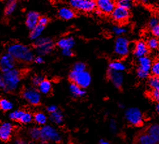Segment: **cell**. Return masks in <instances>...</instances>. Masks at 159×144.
Instances as JSON below:
<instances>
[{
  "instance_id": "cell-1",
  "label": "cell",
  "mask_w": 159,
  "mask_h": 144,
  "mask_svg": "<svg viewBox=\"0 0 159 144\" xmlns=\"http://www.w3.org/2000/svg\"><path fill=\"white\" fill-rule=\"evenodd\" d=\"M7 52L16 60L22 62H31L34 60L33 51L28 47L20 43H13L7 48Z\"/></svg>"
},
{
  "instance_id": "cell-2",
  "label": "cell",
  "mask_w": 159,
  "mask_h": 144,
  "mask_svg": "<svg viewBox=\"0 0 159 144\" xmlns=\"http://www.w3.org/2000/svg\"><path fill=\"white\" fill-rule=\"evenodd\" d=\"M3 79L6 86V91H15L18 86L21 80V74L16 69H13L3 73Z\"/></svg>"
},
{
  "instance_id": "cell-3",
  "label": "cell",
  "mask_w": 159,
  "mask_h": 144,
  "mask_svg": "<svg viewBox=\"0 0 159 144\" xmlns=\"http://www.w3.org/2000/svg\"><path fill=\"white\" fill-rule=\"evenodd\" d=\"M69 76L72 83L77 84L84 89L88 88L91 82V74L86 70L82 72H76L72 70Z\"/></svg>"
},
{
  "instance_id": "cell-4",
  "label": "cell",
  "mask_w": 159,
  "mask_h": 144,
  "mask_svg": "<svg viewBox=\"0 0 159 144\" xmlns=\"http://www.w3.org/2000/svg\"><path fill=\"white\" fill-rule=\"evenodd\" d=\"M34 47L39 56H45L50 54L54 47V44L51 38L41 37L34 41Z\"/></svg>"
},
{
  "instance_id": "cell-5",
  "label": "cell",
  "mask_w": 159,
  "mask_h": 144,
  "mask_svg": "<svg viewBox=\"0 0 159 144\" xmlns=\"http://www.w3.org/2000/svg\"><path fill=\"white\" fill-rule=\"evenodd\" d=\"M151 59L148 56L138 58V67L136 70L137 76L141 80L146 79L151 73L152 65Z\"/></svg>"
},
{
  "instance_id": "cell-6",
  "label": "cell",
  "mask_w": 159,
  "mask_h": 144,
  "mask_svg": "<svg viewBox=\"0 0 159 144\" xmlns=\"http://www.w3.org/2000/svg\"><path fill=\"white\" fill-rule=\"evenodd\" d=\"M125 119L130 125L135 127L142 125L143 116L140 109L136 107H131L126 110L125 114Z\"/></svg>"
},
{
  "instance_id": "cell-7",
  "label": "cell",
  "mask_w": 159,
  "mask_h": 144,
  "mask_svg": "<svg viewBox=\"0 0 159 144\" xmlns=\"http://www.w3.org/2000/svg\"><path fill=\"white\" fill-rule=\"evenodd\" d=\"M43 142L52 141L59 142L61 140V137L57 130L50 125H44L41 129V137Z\"/></svg>"
},
{
  "instance_id": "cell-8",
  "label": "cell",
  "mask_w": 159,
  "mask_h": 144,
  "mask_svg": "<svg viewBox=\"0 0 159 144\" xmlns=\"http://www.w3.org/2000/svg\"><path fill=\"white\" fill-rule=\"evenodd\" d=\"M69 3L73 9L85 12L93 11L97 7L95 0H70Z\"/></svg>"
},
{
  "instance_id": "cell-9",
  "label": "cell",
  "mask_w": 159,
  "mask_h": 144,
  "mask_svg": "<svg viewBox=\"0 0 159 144\" xmlns=\"http://www.w3.org/2000/svg\"><path fill=\"white\" fill-rule=\"evenodd\" d=\"M130 52V44L128 39L120 36L116 38L114 44L115 54L120 57L127 56Z\"/></svg>"
},
{
  "instance_id": "cell-10",
  "label": "cell",
  "mask_w": 159,
  "mask_h": 144,
  "mask_svg": "<svg viewBox=\"0 0 159 144\" xmlns=\"http://www.w3.org/2000/svg\"><path fill=\"white\" fill-rule=\"evenodd\" d=\"M111 16L112 19L117 22H125L128 20V19L130 17L129 9L121 7L119 6H116L114 11L111 13Z\"/></svg>"
},
{
  "instance_id": "cell-11",
  "label": "cell",
  "mask_w": 159,
  "mask_h": 144,
  "mask_svg": "<svg viewBox=\"0 0 159 144\" xmlns=\"http://www.w3.org/2000/svg\"><path fill=\"white\" fill-rule=\"evenodd\" d=\"M24 99L32 105H37L41 102V95L34 88H28L23 91Z\"/></svg>"
},
{
  "instance_id": "cell-12",
  "label": "cell",
  "mask_w": 159,
  "mask_h": 144,
  "mask_svg": "<svg viewBox=\"0 0 159 144\" xmlns=\"http://www.w3.org/2000/svg\"><path fill=\"white\" fill-rule=\"evenodd\" d=\"M15 59L8 52L3 54L0 57V69L3 73H5L15 69Z\"/></svg>"
},
{
  "instance_id": "cell-13",
  "label": "cell",
  "mask_w": 159,
  "mask_h": 144,
  "mask_svg": "<svg viewBox=\"0 0 159 144\" xmlns=\"http://www.w3.org/2000/svg\"><path fill=\"white\" fill-rule=\"evenodd\" d=\"M107 76L110 81L116 88L120 89L122 87L124 82V75L122 72H118L109 69Z\"/></svg>"
},
{
  "instance_id": "cell-14",
  "label": "cell",
  "mask_w": 159,
  "mask_h": 144,
  "mask_svg": "<svg viewBox=\"0 0 159 144\" xmlns=\"http://www.w3.org/2000/svg\"><path fill=\"white\" fill-rule=\"evenodd\" d=\"M97 7L102 14H111L116 7L114 0H96Z\"/></svg>"
},
{
  "instance_id": "cell-15",
  "label": "cell",
  "mask_w": 159,
  "mask_h": 144,
  "mask_svg": "<svg viewBox=\"0 0 159 144\" xmlns=\"http://www.w3.org/2000/svg\"><path fill=\"white\" fill-rule=\"evenodd\" d=\"M149 49L148 48L146 42L143 41H139L134 46V54L136 57L140 58L147 56L149 52Z\"/></svg>"
},
{
  "instance_id": "cell-16",
  "label": "cell",
  "mask_w": 159,
  "mask_h": 144,
  "mask_svg": "<svg viewBox=\"0 0 159 144\" xmlns=\"http://www.w3.org/2000/svg\"><path fill=\"white\" fill-rule=\"evenodd\" d=\"M13 127L10 123H3L0 125V140L7 141L10 139L12 133Z\"/></svg>"
},
{
  "instance_id": "cell-17",
  "label": "cell",
  "mask_w": 159,
  "mask_h": 144,
  "mask_svg": "<svg viewBox=\"0 0 159 144\" xmlns=\"http://www.w3.org/2000/svg\"><path fill=\"white\" fill-rule=\"evenodd\" d=\"M40 15L35 11H30L28 13L25 19V24L28 29L31 30L39 24Z\"/></svg>"
},
{
  "instance_id": "cell-18",
  "label": "cell",
  "mask_w": 159,
  "mask_h": 144,
  "mask_svg": "<svg viewBox=\"0 0 159 144\" xmlns=\"http://www.w3.org/2000/svg\"><path fill=\"white\" fill-rule=\"evenodd\" d=\"M57 44L58 47L62 50L66 48L72 49L75 44V41L72 37H67L59 39Z\"/></svg>"
},
{
  "instance_id": "cell-19",
  "label": "cell",
  "mask_w": 159,
  "mask_h": 144,
  "mask_svg": "<svg viewBox=\"0 0 159 144\" xmlns=\"http://www.w3.org/2000/svg\"><path fill=\"white\" fill-rule=\"evenodd\" d=\"M58 15L61 18L65 20H69L75 16V11L70 8L63 7L59 9Z\"/></svg>"
},
{
  "instance_id": "cell-20",
  "label": "cell",
  "mask_w": 159,
  "mask_h": 144,
  "mask_svg": "<svg viewBox=\"0 0 159 144\" xmlns=\"http://www.w3.org/2000/svg\"><path fill=\"white\" fill-rule=\"evenodd\" d=\"M71 95L75 97H83L85 95V91L84 88L80 87L77 84L72 83L69 86Z\"/></svg>"
},
{
  "instance_id": "cell-21",
  "label": "cell",
  "mask_w": 159,
  "mask_h": 144,
  "mask_svg": "<svg viewBox=\"0 0 159 144\" xmlns=\"http://www.w3.org/2000/svg\"><path fill=\"white\" fill-rule=\"evenodd\" d=\"M147 133L154 139L157 144L159 143V124L151 125L147 129Z\"/></svg>"
},
{
  "instance_id": "cell-22",
  "label": "cell",
  "mask_w": 159,
  "mask_h": 144,
  "mask_svg": "<svg viewBox=\"0 0 159 144\" xmlns=\"http://www.w3.org/2000/svg\"><path fill=\"white\" fill-rule=\"evenodd\" d=\"M137 143L138 144H157L154 139L147 132L138 136Z\"/></svg>"
},
{
  "instance_id": "cell-23",
  "label": "cell",
  "mask_w": 159,
  "mask_h": 144,
  "mask_svg": "<svg viewBox=\"0 0 159 144\" xmlns=\"http://www.w3.org/2000/svg\"><path fill=\"white\" fill-rule=\"evenodd\" d=\"M39 92L43 94H48L52 89V83L48 80H43L38 86Z\"/></svg>"
},
{
  "instance_id": "cell-24",
  "label": "cell",
  "mask_w": 159,
  "mask_h": 144,
  "mask_svg": "<svg viewBox=\"0 0 159 144\" xmlns=\"http://www.w3.org/2000/svg\"><path fill=\"white\" fill-rule=\"evenodd\" d=\"M44 28H45V26L41 25L40 24H38L37 25H36L34 29H32L31 30L30 35L31 39L35 41L37 38H39L41 37V34H43Z\"/></svg>"
},
{
  "instance_id": "cell-25",
  "label": "cell",
  "mask_w": 159,
  "mask_h": 144,
  "mask_svg": "<svg viewBox=\"0 0 159 144\" xmlns=\"http://www.w3.org/2000/svg\"><path fill=\"white\" fill-rule=\"evenodd\" d=\"M50 121L57 125H60L63 121V115L61 111L57 110L50 115Z\"/></svg>"
},
{
  "instance_id": "cell-26",
  "label": "cell",
  "mask_w": 159,
  "mask_h": 144,
  "mask_svg": "<svg viewBox=\"0 0 159 144\" xmlns=\"http://www.w3.org/2000/svg\"><path fill=\"white\" fill-rule=\"evenodd\" d=\"M17 7L16 0H9L6 4L5 9V14L7 16L11 15L14 12Z\"/></svg>"
},
{
  "instance_id": "cell-27",
  "label": "cell",
  "mask_w": 159,
  "mask_h": 144,
  "mask_svg": "<svg viewBox=\"0 0 159 144\" xmlns=\"http://www.w3.org/2000/svg\"><path fill=\"white\" fill-rule=\"evenodd\" d=\"M109 69L113 70L123 72L126 70L125 64L120 61H114L109 64Z\"/></svg>"
},
{
  "instance_id": "cell-28",
  "label": "cell",
  "mask_w": 159,
  "mask_h": 144,
  "mask_svg": "<svg viewBox=\"0 0 159 144\" xmlns=\"http://www.w3.org/2000/svg\"><path fill=\"white\" fill-rule=\"evenodd\" d=\"M148 48L151 50H157L159 47V41L158 38L155 37H150L148 38V41L146 42Z\"/></svg>"
},
{
  "instance_id": "cell-29",
  "label": "cell",
  "mask_w": 159,
  "mask_h": 144,
  "mask_svg": "<svg viewBox=\"0 0 159 144\" xmlns=\"http://www.w3.org/2000/svg\"><path fill=\"white\" fill-rule=\"evenodd\" d=\"M148 84L152 90H159V77L151 76L148 80Z\"/></svg>"
},
{
  "instance_id": "cell-30",
  "label": "cell",
  "mask_w": 159,
  "mask_h": 144,
  "mask_svg": "<svg viewBox=\"0 0 159 144\" xmlns=\"http://www.w3.org/2000/svg\"><path fill=\"white\" fill-rule=\"evenodd\" d=\"M34 119L35 121L39 124V125H44V124L47 121V117L46 115L42 112H38L37 113L34 117Z\"/></svg>"
},
{
  "instance_id": "cell-31",
  "label": "cell",
  "mask_w": 159,
  "mask_h": 144,
  "mask_svg": "<svg viewBox=\"0 0 159 144\" xmlns=\"http://www.w3.org/2000/svg\"><path fill=\"white\" fill-rule=\"evenodd\" d=\"M13 108L12 103L7 99H0V109L3 111H9Z\"/></svg>"
},
{
  "instance_id": "cell-32",
  "label": "cell",
  "mask_w": 159,
  "mask_h": 144,
  "mask_svg": "<svg viewBox=\"0 0 159 144\" xmlns=\"http://www.w3.org/2000/svg\"><path fill=\"white\" fill-rule=\"evenodd\" d=\"M33 119H34V117H33L31 114L24 111L19 121H20L24 124H28L30 123L33 120Z\"/></svg>"
},
{
  "instance_id": "cell-33",
  "label": "cell",
  "mask_w": 159,
  "mask_h": 144,
  "mask_svg": "<svg viewBox=\"0 0 159 144\" xmlns=\"http://www.w3.org/2000/svg\"><path fill=\"white\" fill-rule=\"evenodd\" d=\"M127 28L123 27V26H120V25L114 26L113 29H112V31H113L114 34L119 37L126 34V33H127Z\"/></svg>"
},
{
  "instance_id": "cell-34",
  "label": "cell",
  "mask_w": 159,
  "mask_h": 144,
  "mask_svg": "<svg viewBox=\"0 0 159 144\" xmlns=\"http://www.w3.org/2000/svg\"><path fill=\"white\" fill-rule=\"evenodd\" d=\"M30 135L33 139L38 140L41 137V129L37 127H33L30 130Z\"/></svg>"
},
{
  "instance_id": "cell-35",
  "label": "cell",
  "mask_w": 159,
  "mask_h": 144,
  "mask_svg": "<svg viewBox=\"0 0 159 144\" xmlns=\"http://www.w3.org/2000/svg\"><path fill=\"white\" fill-rule=\"evenodd\" d=\"M151 73L153 76L159 77V60L155 61L151 65Z\"/></svg>"
},
{
  "instance_id": "cell-36",
  "label": "cell",
  "mask_w": 159,
  "mask_h": 144,
  "mask_svg": "<svg viewBox=\"0 0 159 144\" xmlns=\"http://www.w3.org/2000/svg\"><path fill=\"white\" fill-rule=\"evenodd\" d=\"M23 112H24L23 110L13 111V112H12L9 115L10 118L12 120H14V121H20V119L22 114H23Z\"/></svg>"
},
{
  "instance_id": "cell-37",
  "label": "cell",
  "mask_w": 159,
  "mask_h": 144,
  "mask_svg": "<svg viewBox=\"0 0 159 144\" xmlns=\"http://www.w3.org/2000/svg\"><path fill=\"white\" fill-rule=\"evenodd\" d=\"M72 70L76 72L84 71L86 70V65L83 62H77L74 65Z\"/></svg>"
},
{
  "instance_id": "cell-38",
  "label": "cell",
  "mask_w": 159,
  "mask_h": 144,
  "mask_svg": "<svg viewBox=\"0 0 159 144\" xmlns=\"http://www.w3.org/2000/svg\"><path fill=\"white\" fill-rule=\"evenodd\" d=\"M117 4V6L127 9H129L131 7V2L127 1V0H118Z\"/></svg>"
},
{
  "instance_id": "cell-39",
  "label": "cell",
  "mask_w": 159,
  "mask_h": 144,
  "mask_svg": "<svg viewBox=\"0 0 159 144\" xmlns=\"http://www.w3.org/2000/svg\"><path fill=\"white\" fill-rule=\"evenodd\" d=\"M149 95L154 101L159 103V90H152L149 93Z\"/></svg>"
},
{
  "instance_id": "cell-40",
  "label": "cell",
  "mask_w": 159,
  "mask_h": 144,
  "mask_svg": "<svg viewBox=\"0 0 159 144\" xmlns=\"http://www.w3.org/2000/svg\"><path fill=\"white\" fill-rule=\"evenodd\" d=\"M158 24H159V19L157 17H153L149 20V27L151 28V29L152 28H155V26H157Z\"/></svg>"
},
{
  "instance_id": "cell-41",
  "label": "cell",
  "mask_w": 159,
  "mask_h": 144,
  "mask_svg": "<svg viewBox=\"0 0 159 144\" xmlns=\"http://www.w3.org/2000/svg\"><path fill=\"white\" fill-rule=\"evenodd\" d=\"M110 128L113 133H116L118 130V126L117 122L114 119H111L110 121Z\"/></svg>"
},
{
  "instance_id": "cell-42",
  "label": "cell",
  "mask_w": 159,
  "mask_h": 144,
  "mask_svg": "<svg viewBox=\"0 0 159 144\" xmlns=\"http://www.w3.org/2000/svg\"><path fill=\"white\" fill-rule=\"evenodd\" d=\"M43 80H44V78L41 76L37 75L33 78L32 82H33V83H34L35 86H39V83H41Z\"/></svg>"
},
{
  "instance_id": "cell-43",
  "label": "cell",
  "mask_w": 159,
  "mask_h": 144,
  "mask_svg": "<svg viewBox=\"0 0 159 144\" xmlns=\"http://www.w3.org/2000/svg\"><path fill=\"white\" fill-rule=\"evenodd\" d=\"M48 22H49V20L47 17L41 16V17H40V18H39V24L43 25V26H46V25L48 24Z\"/></svg>"
},
{
  "instance_id": "cell-44",
  "label": "cell",
  "mask_w": 159,
  "mask_h": 144,
  "mask_svg": "<svg viewBox=\"0 0 159 144\" xmlns=\"http://www.w3.org/2000/svg\"><path fill=\"white\" fill-rule=\"evenodd\" d=\"M62 54L66 57H71L73 56V52H72V49L66 48L62 50Z\"/></svg>"
},
{
  "instance_id": "cell-45",
  "label": "cell",
  "mask_w": 159,
  "mask_h": 144,
  "mask_svg": "<svg viewBox=\"0 0 159 144\" xmlns=\"http://www.w3.org/2000/svg\"><path fill=\"white\" fill-rule=\"evenodd\" d=\"M152 34L154 35V37H157V38H159V24L155 26V28L151 29Z\"/></svg>"
},
{
  "instance_id": "cell-46",
  "label": "cell",
  "mask_w": 159,
  "mask_h": 144,
  "mask_svg": "<svg viewBox=\"0 0 159 144\" xmlns=\"http://www.w3.org/2000/svg\"><path fill=\"white\" fill-rule=\"evenodd\" d=\"M0 89L6 91L5 83V81H4V79H3V75L2 76L1 74H0Z\"/></svg>"
},
{
  "instance_id": "cell-47",
  "label": "cell",
  "mask_w": 159,
  "mask_h": 144,
  "mask_svg": "<svg viewBox=\"0 0 159 144\" xmlns=\"http://www.w3.org/2000/svg\"><path fill=\"white\" fill-rule=\"evenodd\" d=\"M58 109H57V107L56 106V105H50V106H49L48 108H47V110H48V112H49V113H53V112H56V111H57Z\"/></svg>"
},
{
  "instance_id": "cell-48",
  "label": "cell",
  "mask_w": 159,
  "mask_h": 144,
  "mask_svg": "<svg viewBox=\"0 0 159 144\" xmlns=\"http://www.w3.org/2000/svg\"><path fill=\"white\" fill-rule=\"evenodd\" d=\"M34 61L37 64H42L44 62V59L41 56H39L34 58Z\"/></svg>"
},
{
  "instance_id": "cell-49",
  "label": "cell",
  "mask_w": 159,
  "mask_h": 144,
  "mask_svg": "<svg viewBox=\"0 0 159 144\" xmlns=\"http://www.w3.org/2000/svg\"><path fill=\"white\" fill-rule=\"evenodd\" d=\"M15 144H31V143L22 140H17L15 142Z\"/></svg>"
},
{
  "instance_id": "cell-50",
  "label": "cell",
  "mask_w": 159,
  "mask_h": 144,
  "mask_svg": "<svg viewBox=\"0 0 159 144\" xmlns=\"http://www.w3.org/2000/svg\"><path fill=\"white\" fill-rule=\"evenodd\" d=\"M99 144H110V143L107 141L104 140H101L100 142H99Z\"/></svg>"
},
{
  "instance_id": "cell-51",
  "label": "cell",
  "mask_w": 159,
  "mask_h": 144,
  "mask_svg": "<svg viewBox=\"0 0 159 144\" xmlns=\"http://www.w3.org/2000/svg\"><path fill=\"white\" fill-rule=\"evenodd\" d=\"M156 111H157L158 114H159V103H157V106H156Z\"/></svg>"
},
{
  "instance_id": "cell-52",
  "label": "cell",
  "mask_w": 159,
  "mask_h": 144,
  "mask_svg": "<svg viewBox=\"0 0 159 144\" xmlns=\"http://www.w3.org/2000/svg\"><path fill=\"white\" fill-rule=\"evenodd\" d=\"M140 1L141 2H143V3H148V2H151V0H140Z\"/></svg>"
},
{
  "instance_id": "cell-53",
  "label": "cell",
  "mask_w": 159,
  "mask_h": 144,
  "mask_svg": "<svg viewBox=\"0 0 159 144\" xmlns=\"http://www.w3.org/2000/svg\"><path fill=\"white\" fill-rule=\"evenodd\" d=\"M119 107L120 108H124L125 106H124V104H119Z\"/></svg>"
},
{
  "instance_id": "cell-54",
  "label": "cell",
  "mask_w": 159,
  "mask_h": 144,
  "mask_svg": "<svg viewBox=\"0 0 159 144\" xmlns=\"http://www.w3.org/2000/svg\"><path fill=\"white\" fill-rule=\"evenodd\" d=\"M43 144H50L48 142H44V143Z\"/></svg>"
},
{
  "instance_id": "cell-55",
  "label": "cell",
  "mask_w": 159,
  "mask_h": 144,
  "mask_svg": "<svg viewBox=\"0 0 159 144\" xmlns=\"http://www.w3.org/2000/svg\"><path fill=\"white\" fill-rule=\"evenodd\" d=\"M127 1H129V2H132L134 1V0H127Z\"/></svg>"
},
{
  "instance_id": "cell-56",
  "label": "cell",
  "mask_w": 159,
  "mask_h": 144,
  "mask_svg": "<svg viewBox=\"0 0 159 144\" xmlns=\"http://www.w3.org/2000/svg\"><path fill=\"white\" fill-rule=\"evenodd\" d=\"M2 1H3V0H0V2H2Z\"/></svg>"
}]
</instances>
